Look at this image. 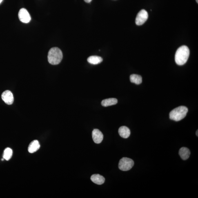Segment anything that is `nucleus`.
I'll use <instances>...</instances> for the list:
<instances>
[{
    "label": "nucleus",
    "mask_w": 198,
    "mask_h": 198,
    "mask_svg": "<svg viewBox=\"0 0 198 198\" xmlns=\"http://www.w3.org/2000/svg\"><path fill=\"white\" fill-rule=\"evenodd\" d=\"M198 130H197V131H196V135L197 136V137H198Z\"/></svg>",
    "instance_id": "nucleus-18"
},
{
    "label": "nucleus",
    "mask_w": 198,
    "mask_h": 198,
    "mask_svg": "<svg viewBox=\"0 0 198 198\" xmlns=\"http://www.w3.org/2000/svg\"><path fill=\"white\" fill-rule=\"evenodd\" d=\"M18 16L20 21L23 23H28L31 20L30 15L25 9H21L19 11Z\"/></svg>",
    "instance_id": "nucleus-6"
},
{
    "label": "nucleus",
    "mask_w": 198,
    "mask_h": 198,
    "mask_svg": "<svg viewBox=\"0 0 198 198\" xmlns=\"http://www.w3.org/2000/svg\"><path fill=\"white\" fill-rule=\"evenodd\" d=\"M84 1L86 3H90L92 1V0H84Z\"/></svg>",
    "instance_id": "nucleus-17"
},
{
    "label": "nucleus",
    "mask_w": 198,
    "mask_h": 198,
    "mask_svg": "<svg viewBox=\"0 0 198 198\" xmlns=\"http://www.w3.org/2000/svg\"><path fill=\"white\" fill-rule=\"evenodd\" d=\"M2 99L8 105H12L14 102L13 94L9 90H6L3 92Z\"/></svg>",
    "instance_id": "nucleus-7"
},
{
    "label": "nucleus",
    "mask_w": 198,
    "mask_h": 198,
    "mask_svg": "<svg viewBox=\"0 0 198 198\" xmlns=\"http://www.w3.org/2000/svg\"><path fill=\"white\" fill-rule=\"evenodd\" d=\"M91 179L92 182L96 184L101 185L104 183L105 179L103 176L99 174H94L91 177Z\"/></svg>",
    "instance_id": "nucleus-9"
},
{
    "label": "nucleus",
    "mask_w": 198,
    "mask_h": 198,
    "mask_svg": "<svg viewBox=\"0 0 198 198\" xmlns=\"http://www.w3.org/2000/svg\"><path fill=\"white\" fill-rule=\"evenodd\" d=\"M190 55V50L188 47L182 46L178 49L175 55V61L177 64L182 65L186 63Z\"/></svg>",
    "instance_id": "nucleus-1"
},
{
    "label": "nucleus",
    "mask_w": 198,
    "mask_h": 198,
    "mask_svg": "<svg viewBox=\"0 0 198 198\" xmlns=\"http://www.w3.org/2000/svg\"><path fill=\"white\" fill-rule=\"evenodd\" d=\"M188 111V109L186 106L178 107L170 112V119L176 121H180L186 117Z\"/></svg>",
    "instance_id": "nucleus-3"
},
{
    "label": "nucleus",
    "mask_w": 198,
    "mask_h": 198,
    "mask_svg": "<svg viewBox=\"0 0 198 198\" xmlns=\"http://www.w3.org/2000/svg\"><path fill=\"white\" fill-rule=\"evenodd\" d=\"M130 81L131 83L139 85L142 82V77L138 74H132L130 76Z\"/></svg>",
    "instance_id": "nucleus-15"
},
{
    "label": "nucleus",
    "mask_w": 198,
    "mask_h": 198,
    "mask_svg": "<svg viewBox=\"0 0 198 198\" xmlns=\"http://www.w3.org/2000/svg\"><path fill=\"white\" fill-rule=\"evenodd\" d=\"M12 154L13 151L12 149L9 148H7L5 150L3 153V159L8 161L11 158Z\"/></svg>",
    "instance_id": "nucleus-16"
},
{
    "label": "nucleus",
    "mask_w": 198,
    "mask_h": 198,
    "mask_svg": "<svg viewBox=\"0 0 198 198\" xmlns=\"http://www.w3.org/2000/svg\"><path fill=\"white\" fill-rule=\"evenodd\" d=\"M2 1L3 0H0V4H1L2 2Z\"/></svg>",
    "instance_id": "nucleus-19"
},
{
    "label": "nucleus",
    "mask_w": 198,
    "mask_h": 198,
    "mask_svg": "<svg viewBox=\"0 0 198 198\" xmlns=\"http://www.w3.org/2000/svg\"><path fill=\"white\" fill-rule=\"evenodd\" d=\"M88 61L91 64L97 65L101 63L103 61V59L99 56H91L88 58Z\"/></svg>",
    "instance_id": "nucleus-13"
},
{
    "label": "nucleus",
    "mask_w": 198,
    "mask_h": 198,
    "mask_svg": "<svg viewBox=\"0 0 198 198\" xmlns=\"http://www.w3.org/2000/svg\"><path fill=\"white\" fill-rule=\"evenodd\" d=\"M63 58L62 52L58 48L51 49L48 52V60L52 65H56L60 63Z\"/></svg>",
    "instance_id": "nucleus-2"
},
{
    "label": "nucleus",
    "mask_w": 198,
    "mask_h": 198,
    "mask_svg": "<svg viewBox=\"0 0 198 198\" xmlns=\"http://www.w3.org/2000/svg\"><path fill=\"white\" fill-rule=\"evenodd\" d=\"M40 148V145L37 140L32 141L29 145L28 150L30 153H34L39 149Z\"/></svg>",
    "instance_id": "nucleus-12"
},
{
    "label": "nucleus",
    "mask_w": 198,
    "mask_h": 198,
    "mask_svg": "<svg viewBox=\"0 0 198 198\" xmlns=\"http://www.w3.org/2000/svg\"><path fill=\"white\" fill-rule=\"evenodd\" d=\"M148 14L146 10H142L138 13L136 18L135 23L138 25H141L145 23L148 19Z\"/></svg>",
    "instance_id": "nucleus-5"
},
{
    "label": "nucleus",
    "mask_w": 198,
    "mask_h": 198,
    "mask_svg": "<svg viewBox=\"0 0 198 198\" xmlns=\"http://www.w3.org/2000/svg\"><path fill=\"white\" fill-rule=\"evenodd\" d=\"M179 154L182 159L183 160H186L189 157L190 152L188 148L182 147L180 149Z\"/></svg>",
    "instance_id": "nucleus-10"
},
{
    "label": "nucleus",
    "mask_w": 198,
    "mask_h": 198,
    "mask_svg": "<svg viewBox=\"0 0 198 198\" xmlns=\"http://www.w3.org/2000/svg\"><path fill=\"white\" fill-rule=\"evenodd\" d=\"M117 99H114V98H110V99L103 100L102 101L101 104L103 106H109L117 104Z\"/></svg>",
    "instance_id": "nucleus-14"
},
{
    "label": "nucleus",
    "mask_w": 198,
    "mask_h": 198,
    "mask_svg": "<svg viewBox=\"0 0 198 198\" xmlns=\"http://www.w3.org/2000/svg\"><path fill=\"white\" fill-rule=\"evenodd\" d=\"M119 133L121 137L127 139L130 135V131L128 127L125 126H121L119 129Z\"/></svg>",
    "instance_id": "nucleus-11"
},
{
    "label": "nucleus",
    "mask_w": 198,
    "mask_h": 198,
    "mask_svg": "<svg viewBox=\"0 0 198 198\" xmlns=\"http://www.w3.org/2000/svg\"><path fill=\"white\" fill-rule=\"evenodd\" d=\"M196 2H197V3H198V0H196Z\"/></svg>",
    "instance_id": "nucleus-20"
},
{
    "label": "nucleus",
    "mask_w": 198,
    "mask_h": 198,
    "mask_svg": "<svg viewBox=\"0 0 198 198\" xmlns=\"http://www.w3.org/2000/svg\"><path fill=\"white\" fill-rule=\"evenodd\" d=\"M92 137L94 142L99 144L103 141V136L100 131L97 129H95L92 132Z\"/></svg>",
    "instance_id": "nucleus-8"
},
{
    "label": "nucleus",
    "mask_w": 198,
    "mask_h": 198,
    "mask_svg": "<svg viewBox=\"0 0 198 198\" xmlns=\"http://www.w3.org/2000/svg\"><path fill=\"white\" fill-rule=\"evenodd\" d=\"M134 165L133 160L130 158L123 157L120 160L119 168L123 171H128L132 168Z\"/></svg>",
    "instance_id": "nucleus-4"
}]
</instances>
